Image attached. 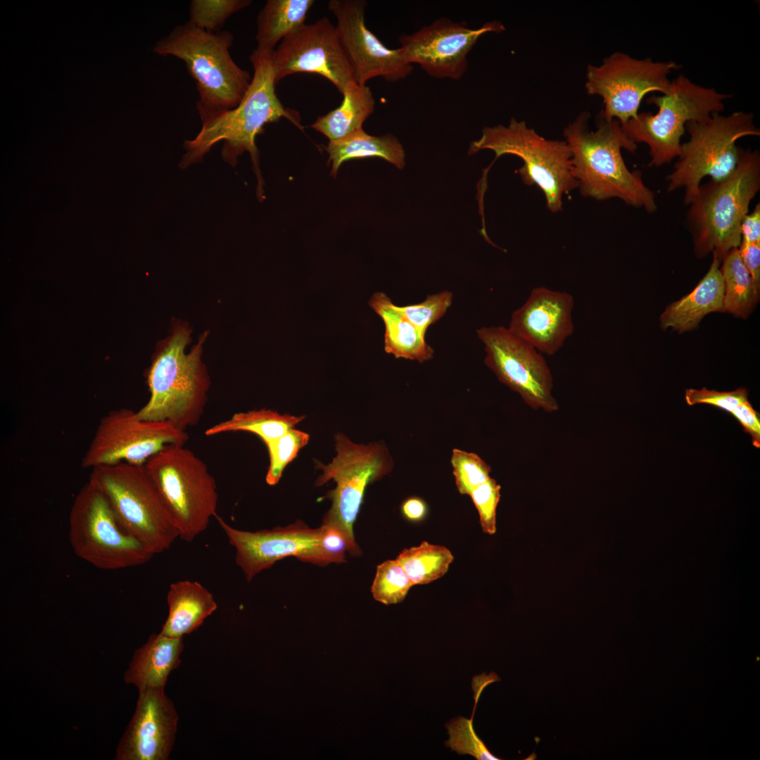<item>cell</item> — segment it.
Returning a JSON list of instances; mask_svg holds the SVG:
<instances>
[{"label": "cell", "mask_w": 760, "mask_h": 760, "mask_svg": "<svg viewBox=\"0 0 760 760\" xmlns=\"http://www.w3.org/2000/svg\"><path fill=\"white\" fill-rule=\"evenodd\" d=\"M144 464L179 538L193 541L217 515V485L207 465L179 444L167 445Z\"/></svg>", "instance_id": "9"}, {"label": "cell", "mask_w": 760, "mask_h": 760, "mask_svg": "<svg viewBox=\"0 0 760 760\" xmlns=\"http://www.w3.org/2000/svg\"><path fill=\"white\" fill-rule=\"evenodd\" d=\"M326 151L328 162L331 163V175L334 177L341 165L352 159L377 157L398 169L405 165V150L398 139L390 134L372 136L361 129L343 140L329 141Z\"/></svg>", "instance_id": "27"}, {"label": "cell", "mask_w": 760, "mask_h": 760, "mask_svg": "<svg viewBox=\"0 0 760 760\" xmlns=\"http://www.w3.org/2000/svg\"><path fill=\"white\" fill-rule=\"evenodd\" d=\"M369 304L384 322V350L387 353L419 362L433 357L434 351L426 343L425 334L410 322L384 293H374Z\"/></svg>", "instance_id": "25"}, {"label": "cell", "mask_w": 760, "mask_h": 760, "mask_svg": "<svg viewBox=\"0 0 760 760\" xmlns=\"http://www.w3.org/2000/svg\"><path fill=\"white\" fill-rule=\"evenodd\" d=\"M314 0H267L256 20L257 47L274 46L305 24Z\"/></svg>", "instance_id": "28"}, {"label": "cell", "mask_w": 760, "mask_h": 760, "mask_svg": "<svg viewBox=\"0 0 760 760\" xmlns=\"http://www.w3.org/2000/svg\"><path fill=\"white\" fill-rule=\"evenodd\" d=\"M274 50L256 47L252 52L249 60L253 76L241 101L234 108L203 122L196 137L184 141L186 152L179 163L180 167L186 168L201 161L215 144L223 141L221 156L233 167L239 156L246 151L249 153L258 178V196L263 198V180L255 145L257 136L263 132L265 125L282 118L303 131L298 112L284 107L276 94Z\"/></svg>", "instance_id": "1"}, {"label": "cell", "mask_w": 760, "mask_h": 760, "mask_svg": "<svg viewBox=\"0 0 760 760\" xmlns=\"http://www.w3.org/2000/svg\"><path fill=\"white\" fill-rule=\"evenodd\" d=\"M251 3V0H192L188 22L196 27L217 32L232 15Z\"/></svg>", "instance_id": "33"}, {"label": "cell", "mask_w": 760, "mask_h": 760, "mask_svg": "<svg viewBox=\"0 0 760 760\" xmlns=\"http://www.w3.org/2000/svg\"><path fill=\"white\" fill-rule=\"evenodd\" d=\"M721 262L720 270L724 284V312L746 318L757 303L759 290L743 264L738 248L730 251Z\"/></svg>", "instance_id": "30"}, {"label": "cell", "mask_w": 760, "mask_h": 760, "mask_svg": "<svg viewBox=\"0 0 760 760\" xmlns=\"http://www.w3.org/2000/svg\"><path fill=\"white\" fill-rule=\"evenodd\" d=\"M167 618L160 632L171 638H182L196 630L217 607L213 594L197 581L172 583L167 595Z\"/></svg>", "instance_id": "24"}, {"label": "cell", "mask_w": 760, "mask_h": 760, "mask_svg": "<svg viewBox=\"0 0 760 760\" xmlns=\"http://www.w3.org/2000/svg\"><path fill=\"white\" fill-rule=\"evenodd\" d=\"M590 118L584 111L563 131L581 194L597 201L616 198L647 213L656 212L654 194L645 185L641 172L631 171L622 156V148L635 153L638 145L628 139L618 120L599 113L597 128L591 131Z\"/></svg>", "instance_id": "2"}, {"label": "cell", "mask_w": 760, "mask_h": 760, "mask_svg": "<svg viewBox=\"0 0 760 760\" xmlns=\"http://www.w3.org/2000/svg\"><path fill=\"white\" fill-rule=\"evenodd\" d=\"M188 439L186 431L167 421L141 419L129 409L111 410L101 419L81 466L142 465L167 445H184Z\"/></svg>", "instance_id": "14"}, {"label": "cell", "mask_w": 760, "mask_h": 760, "mask_svg": "<svg viewBox=\"0 0 760 760\" xmlns=\"http://www.w3.org/2000/svg\"><path fill=\"white\" fill-rule=\"evenodd\" d=\"M183 647L182 638H171L160 633L151 635L146 643L135 651L125 673V681L136 685L139 692L164 688L170 673L181 664L179 655Z\"/></svg>", "instance_id": "23"}, {"label": "cell", "mask_w": 760, "mask_h": 760, "mask_svg": "<svg viewBox=\"0 0 760 760\" xmlns=\"http://www.w3.org/2000/svg\"><path fill=\"white\" fill-rule=\"evenodd\" d=\"M303 419L304 416L281 414L266 409L241 412L210 426L205 434L213 436L227 432L248 431L257 435L266 445L294 428Z\"/></svg>", "instance_id": "29"}, {"label": "cell", "mask_w": 760, "mask_h": 760, "mask_svg": "<svg viewBox=\"0 0 760 760\" xmlns=\"http://www.w3.org/2000/svg\"><path fill=\"white\" fill-rule=\"evenodd\" d=\"M335 441L336 455L332 462L328 464L316 462L322 474L315 486H321L331 479L336 482V488L324 496L331 505L323 521L338 525L354 536L353 524L367 486L388 474L393 469V460L380 443L356 444L343 433L336 434Z\"/></svg>", "instance_id": "13"}, {"label": "cell", "mask_w": 760, "mask_h": 760, "mask_svg": "<svg viewBox=\"0 0 760 760\" xmlns=\"http://www.w3.org/2000/svg\"><path fill=\"white\" fill-rule=\"evenodd\" d=\"M68 527L75 555L96 568L117 570L136 566L154 556L122 528L104 494L90 477L74 500Z\"/></svg>", "instance_id": "11"}, {"label": "cell", "mask_w": 760, "mask_h": 760, "mask_svg": "<svg viewBox=\"0 0 760 760\" xmlns=\"http://www.w3.org/2000/svg\"><path fill=\"white\" fill-rule=\"evenodd\" d=\"M574 306L571 293L537 286L512 312L507 328L541 354L553 355L574 332Z\"/></svg>", "instance_id": "21"}, {"label": "cell", "mask_w": 760, "mask_h": 760, "mask_svg": "<svg viewBox=\"0 0 760 760\" xmlns=\"http://www.w3.org/2000/svg\"><path fill=\"white\" fill-rule=\"evenodd\" d=\"M137 707L116 749L117 760H166L175 741L178 715L164 688L139 692Z\"/></svg>", "instance_id": "20"}, {"label": "cell", "mask_w": 760, "mask_h": 760, "mask_svg": "<svg viewBox=\"0 0 760 760\" xmlns=\"http://www.w3.org/2000/svg\"><path fill=\"white\" fill-rule=\"evenodd\" d=\"M760 190V153L740 148L734 171L721 181L701 184L688 205V228L699 258L712 253L721 262L741 243V224Z\"/></svg>", "instance_id": "4"}, {"label": "cell", "mask_w": 760, "mask_h": 760, "mask_svg": "<svg viewBox=\"0 0 760 760\" xmlns=\"http://www.w3.org/2000/svg\"><path fill=\"white\" fill-rule=\"evenodd\" d=\"M452 301V293L444 291L428 296L422 303L397 308L410 322L426 334L429 327L445 315Z\"/></svg>", "instance_id": "37"}, {"label": "cell", "mask_w": 760, "mask_h": 760, "mask_svg": "<svg viewBox=\"0 0 760 760\" xmlns=\"http://www.w3.org/2000/svg\"><path fill=\"white\" fill-rule=\"evenodd\" d=\"M319 528L321 548L328 564L344 562L347 552L352 555L360 554L354 536L342 527L331 522L323 521Z\"/></svg>", "instance_id": "38"}, {"label": "cell", "mask_w": 760, "mask_h": 760, "mask_svg": "<svg viewBox=\"0 0 760 760\" xmlns=\"http://www.w3.org/2000/svg\"><path fill=\"white\" fill-rule=\"evenodd\" d=\"M402 512L409 520H422L427 512L426 505L424 500L419 498H410L406 500L402 505Z\"/></svg>", "instance_id": "44"}, {"label": "cell", "mask_w": 760, "mask_h": 760, "mask_svg": "<svg viewBox=\"0 0 760 760\" xmlns=\"http://www.w3.org/2000/svg\"><path fill=\"white\" fill-rule=\"evenodd\" d=\"M342 95L343 99L338 107L318 117L311 125L329 141L343 140L362 129V124L375 108L373 93L366 84L353 82Z\"/></svg>", "instance_id": "26"}, {"label": "cell", "mask_w": 760, "mask_h": 760, "mask_svg": "<svg viewBox=\"0 0 760 760\" xmlns=\"http://www.w3.org/2000/svg\"><path fill=\"white\" fill-rule=\"evenodd\" d=\"M685 130L689 139L682 143L673 169L666 178L668 192L684 190L685 205L695 198L704 177L721 181L732 174L740 157L739 139L760 135L754 115L744 111L714 113L704 121L688 122Z\"/></svg>", "instance_id": "8"}, {"label": "cell", "mask_w": 760, "mask_h": 760, "mask_svg": "<svg viewBox=\"0 0 760 760\" xmlns=\"http://www.w3.org/2000/svg\"><path fill=\"white\" fill-rule=\"evenodd\" d=\"M275 82L295 73H315L341 94L356 82L336 25L328 18L304 24L282 39L272 54Z\"/></svg>", "instance_id": "17"}, {"label": "cell", "mask_w": 760, "mask_h": 760, "mask_svg": "<svg viewBox=\"0 0 760 760\" xmlns=\"http://www.w3.org/2000/svg\"><path fill=\"white\" fill-rule=\"evenodd\" d=\"M491 150L495 158L510 154L519 157L524 165L518 170L524 183L537 185L543 191L547 209L562 210V196L578 189L571 173L570 149L565 141L547 139L525 121L512 118L509 125L485 127L479 139L472 141L468 154Z\"/></svg>", "instance_id": "10"}, {"label": "cell", "mask_w": 760, "mask_h": 760, "mask_svg": "<svg viewBox=\"0 0 760 760\" xmlns=\"http://www.w3.org/2000/svg\"><path fill=\"white\" fill-rule=\"evenodd\" d=\"M740 423L744 431L750 435L752 445L760 447V418L752 404L747 400L739 404L730 413Z\"/></svg>", "instance_id": "41"}, {"label": "cell", "mask_w": 760, "mask_h": 760, "mask_svg": "<svg viewBox=\"0 0 760 760\" xmlns=\"http://www.w3.org/2000/svg\"><path fill=\"white\" fill-rule=\"evenodd\" d=\"M738 251L756 289H760V243L741 241Z\"/></svg>", "instance_id": "42"}, {"label": "cell", "mask_w": 760, "mask_h": 760, "mask_svg": "<svg viewBox=\"0 0 760 760\" xmlns=\"http://www.w3.org/2000/svg\"><path fill=\"white\" fill-rule=\"evenodd\" d=\"M476 333L484 345L486 365L502 384L534 410H558L553 378L543 354L502 326L483 327Z\"/></svg>", "instance_id": "15"}, {"label": "cell", "mask_w": 760, "mask_h": 760, "mask_svg": "<svg viewBox=\"0 0 760 760\" xmlns=\"http://www.w3.org/2000/svg\"><path fill=\"white\" fill-rule=\"evenodd\" d=\"M190 334L187 326H176L153 360L147 377L150 398L137 411L140 419L167 421L183 431L196 425L201 419L210 385L201 360L207 334L186 353Z\"/></svg>", "instance_id": "5"}, {"label": "cell", "mask_w": 760, "mask_h": 760, "mask_svg": "<svg viewBox=\"0 0 760 760\" xmlns=\"http://www.w3.org/2000/svg\"><path fill=\"white\" fill-rule=\"evenodd\" d=\"M367 1L331 0L328 9L336 19V28L355 80L360 84L374 77L395 82L407 77L413 65L403 58L399 48L389 49L365 24Z\"/></svg>", "instance_id": "19"}, {"label": "cell", "mask_w": 760, "mask_h": 760, "mask_svg": "<svg viewBox=\"0 0 760 760\" xmlns=\"http://www.w3.org/2000/svg\"><path fill=\"white\" fill-rule=\"evenodd\" d=\"M233 34L227 30L211 32L188 21L176 25L158 41L154 51L184 62L196 82V108L201 123L236 107L252 78L231 56Z\"/></svg>", "instance_id": "3"}, {"label": "cell", "mask_w": 760, "mask_h": 760, "mask_svg": "<svg viewBox=\"0 0 760 760\" xmlns=\"http://www.w3.org/2000/svg\"><path fill=\"white\" fill-rule=\"evenodd\" d=\"M398 561L389 559L379 564L371 587L374 598L384 604L401 602L413 586Z\"/></svg>", "instance_id": "32"}, {"label": "cell", "mask_w": 760, "mask_h": 760, "mask_svg": "<svg viewBox=\"0 0 760 760\" xmlns=\"http://www.w3.org/2000/svg\"><path fill=\"white\" fill-rule=\"evenodd\" d=\"M215 519L234 548L236 564L248 582L287 557L320 566L328 564L321 548L319 527L311 528L298 520L284 527L248 531L232 526L218 515Z\"/></svg>", "instance_id": "18"}, {"label": "cell", "mask_w": 760, "mask_h": 760, "mask_svg": "<svg viewBox=\"0 0 760 760\" xmlns=\"http://www.w3.org/2000/svg\"><path fill=\"white\" fill-rule=\"evenodd\" d=\"M473 717H458L445 725L450 739L445 744L458 754H469L477 759L498 760L486 748L474 730Z\"/></svg>", "instance_id": "36"}, {"label": "cell", "mask_w": 760, "mask_h": 760, "mask_svg": "<svg viewBox=\"0 0 760 760\" xmlns=\"http://www.w3.org/2000/svg\"><path fill=\"white\" fill-rule=\"evenodd\" d=\"M741 241L760 243V204L748 213L741 224Z\"/></svg>", "instance_id": "43"}, {"label": "cell", "mask_w": 760, "mask_h": 760, "mask_svg": "<svg viewBox=\"0 0 760 760\" xmlns=\"http://www.w3.org/2000/svg\"><path fill=\"white\" fill-rule=\"evenodd\" d=\"M450 462L457 488L462 495H469L490 478V467L474 452L454 449Z\"/></svg>", "instance_id": "35"}, {"label": "cell", "mask_w": 760, "mask_h": 760, "mask_svg": "<svg viewBox=\"0 0 760 760\" xmlns=\"http://www.w3.org/2000/svg\"><path fill=\"white\" fill-rule=\"evenodd\" d=\"M680 65L669 61L638 59L616 51L599 65H588L585 87L588 94L602 99L600 114L621 125L637 117L641 102L652 92L664 94L669 88V75Z\"/></svg>", "instance_id": "12"}, {"label": "cell", "mask_w": 760, "mask_h": 760, "mask_svg": "<svg viewBox=\"0 0 760 760\" xmlns=\"http://www.w3.org/2000/svg\"><path fill=\"white\" fill-rule=\"evenodd\" d=\"M731 97L730 94L699 85L680 74L671 81L666 92L647 99L648 104L657 107L655 114L639 113L621 126L632 142L648 146V165L659 167L679 156L688 122H702L714 113H721L725 108L724 101Z\"/></svg>", "instance_id": "6"}, {"label": "cell", "mask_w": 760, "mask_h": 760, "mask_svg": "<svg viewBox=\"0 0 760 760\" xmlns=\"http://www.w3.org/2000/svg\"><path fill=\"white\" fill-rule=\"evenodd\" d=\"M396 559L413 585L431 583L444 576L454 559L445 547L424 541L419 545L405 549Z\"/></svg>", "instance_id": "31"}, {"label": "cell", "mask_w": 760, "mask_h": 760, "mask_svg": "<svg viewBox=\"0 0 760 760\" xmlns=\"http://www.w3.org/2000/svg\"><path fill=\"white\" fill-rule=\"evenodd\" d=\"M685 398L689 405L707 404L730 414L739 404L748 400V392L745 388H738L731 391H718L704 387L701 389H686Z\"/></svg>", "instance_id": "40"}, {"label": "cell", "mask_w": 760, "mask_h": 760, "mask_svg": "<svg viewBox=\"0 0 760 760\" xmlns=\"http://www.w3.org/2000/svg\"><path fill=\"white\" fill-rule=\"evenodd\" d=\"M309 434L302 431L291 429L276 440L266 444L270 457V465L265 480L268 485L274 486L280 480L284 468L298 455L299 450L308 442Z\"/></svg>", "instance_id": "34"}, {"label": "cell", "mask_w": 760, "mask_h": 760, "mask_svg": "<svg viewBox=\"0 0 760 760\" xmlns=\"http://www.w3.org/2000/svg\"><path fill=\"white\" fill-rule=\"evenodd\" d=\"M505 30L495 20L473 29L465 21L441 18L410 34L400 35L398 48L407 63L418 64L431 77L458 80L467 70V56L478 39Z\"/></svg>", "instance_id": "16"}, {"label": "cell", "mask_w": 760, "mask_h": 760, "mask_svg": "<svg viewBox=\"0 0 760 760\" xmlns=\"http://www.w3.org/2000/svg\"><path fill=\"white\" fill-rule=\"evenodd\" d=\"M721 261L713 257L711 266L695 288L662 312L661 327L679 332L694 329L709 313L724 312V284Z\"/></svg>", "instance_id": "22"}, {"label": "cell", "mask_w": 760, "mask_h": 760, "mask_svg": "<svg viewBox=\"0 0 760 760\" xmlns=\"http://www.w3.org/2000/svg\"><path fill=\"white\" fill-rule=\"evenodd\" d=\"M90 478L104 494L122 528L152 555L167 550L179 538L145 464L100 466L92 469Z\"/></svg>", "instance_id": "7"}, {"label": "cell", "mask_w": 760, "mask_h": 760, "mask_svg": "<svg viewBox=\"0 0 760 760\" xmlns=\"http://www.w3.org/2000/svg\"><path fill=\"white\" fill-rule=\"evenodd\" d=\"M500 486L490 478L469 494L478 511L482 530L490 535L496 532V509L500 498Z\"/></svg>", "instance_id": "39"}]
</instances>
